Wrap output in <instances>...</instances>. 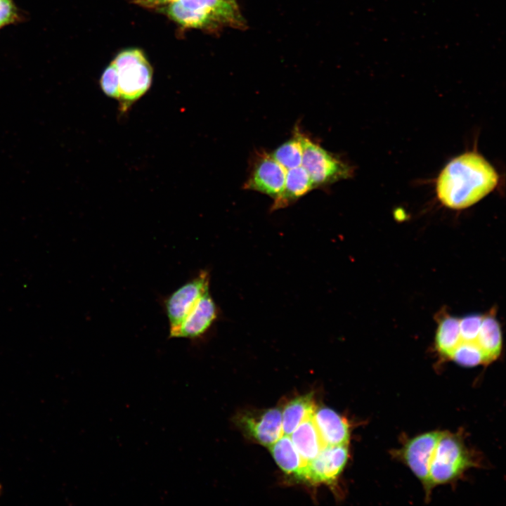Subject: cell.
<instances>
[{
  "label": "cell",
  "mask_w": 506,
  "mask_h": 506,
  "mask_svg": "<svg viewBox=\"0 0 506 506\" xmlns=\"http://www.w3.org/2000/svg\"><path fill=\"white\" fill-rule=\"evenodd\" d=\"M498 183V176L493 166L479 153L469 152L454 158L443 168L436 190L444 206L462 209L487 195Z\"/></svg>",
  "instance_id": "6da1fadb"
},
{
  "label": "cell",
  "mask_w": 506,
  "mask_h": 506,
  "mask_svg": "<svg viewBox=\"0 0 506 506\" xmlns=\"http://www.w3.org/2000/svg\"><path fill=\"white\" fill-rule=\"evenodd\" d=\"M112 63L119 75V110L124 114L150 89L153 70L143 53L137 48L120 52Z\"/></svg>",
  "instance_id": "7a4b0ae2"
},
{
  "label": "cell",
  "mask_w": 506,
  "mask_h": 506,
  "mask_svg": "<svg viewBox=\"0 0 506 506\" xmlns=\"http://www.w3.org/2000/svg\"><path fill=\"white\" fill-rule=\"evenodd\" d=\"M302 145L301 166L309 174L315 188L325 187L353 176V169L351 165L304 132Z\"/></svg>",
  "instance_id": "3957f363"
},
{
  "label": "cell",
  "mask_w": 506,
  "mask_h": 506,
  "mask_svg": "<svg viewBox=\"0 0 506 506\" xmlns=\"http://www.w3.org/2000/svg\"><path fill=\"white\" fill-rule=\"evenodd\" d=\"M472 465V460L461 439L443 432L429 467L432 488L453 481Z\"/></svg>",
  "instance_id": "277c9868"
},
{
  "label": "cell",
  "mask_w": 506,
  "mask_h": 506,
  "mask_svg": "<svg viewBox=\"0 0 506 506\" xmlns=\"http://www.w3.org/2000/svg\"><path fill=\"white\" fill-rule=\"evenodd\" d=\"M209 272L202 270L165 299L164 307L169 332L181 324L200 297L209 290Z\"/></svg>",
  "instance_id": "5b68a950"
},
{
  "label": "cell",
  "mask_w": 506,
  "mask_h": 506,
  "mask_svg": "<svg viewBox=\"0 0 506 506\" xmlns=\"http://www.w3.org/2000/svg\"><path fill=\"white\" fill-rule=\"evenodd\" d=\"M287 170L266 152L259 153L252 164L244 188L261 193L273 200L281 194Z\"/></svg>",
  "instance_id": "8992f818"
},
{
  "label": "cell",
  "mask_w": 506,
  "mask_h": 506,
  "mask_svg": "<svg viewBox=\"0 0 506 506\" xmlns=\"http://www.w3.org/2000/svg\"><path fill=\"white\" fill-rule=\"evenodd\" d=\"M442 432L435 431L420 434L409 440L398 452L401 459L422 482L427 495L432 489L429 467Z\"/></svg>",
  "instance_id": "52a82bcc"
},
{
  "label": "cell",
  "mask_w": 506,
  "mask_h": 506,
  "mask_svg": "<svg viewBox=\"0 0 506 506\" xmlns=\"http://www.w3.org/2000/svg\"><path fill=\"white\" fill-rule=\"evenodd\" d=\"M348 458V444L325 446L306 463L303 480L313 484H332L342 473Z\"/></svg>",
  "instance_id": "ba28073f"
},
{
  "label": "cell",
  "mask_w": 506,
  "mask_h": 506,
  "mask_svg": "<svg viewBox=\"0 0 506 506\" xmlns=\"http://www.w3.org/2000/svg\"><path fill=\"white\" fill-rule=\"evenodd\" d=\"M218 316V307L209 290L200 297L181 324L169 332V337L200 339L211 328Z\"/></svg>",
  "instance_id": "9c48e42d"
},
{
  "label": "cell",
  "mask_w": 506,
  "mask_h": 506,
  "mask_svg": "<svg viewBox=\"0 0 506 506\" xmlns=\"http://www.w3.org/2000/svg\"><path fill=\"white\" fill-rule=\"evenodd\" d=\"M237 423L247 435L268 448L283 435L282 410L278 408L240 415Z\"/></svg>",
  "instance_id": "30bf717a"
},
{
  "label": "cell",
  "mask_w": 506,
  "mask_h": 506,
  "mask_svg": "<svg viewBox=\"0 0 506 506\" xmlns=\"http://www.w3.org/2000/svg\"><path fill=\"white\" fill-rule=\"evenodd\" d=\"M312 418L325 446L349 443V423L335 410L326 407L316 409Z\"/></svg>",
  "instance_id": "8fae6325"
},
{
  "label": "cell",
  "mask_w": 506,
  "mask_h": 506,
  "mask_svg": "<svg viewBox=\"0 0 506 506\" xmlns=\"http://www.w3.org/2000/svg\"><path fill=\"white\" fill-rule=\"evenodd\" d=\"M186 7L209 16L218 25L242 27L244 25L236 2L226 0H178Z\"/></svg>",
  "instance_id": "7c38bea8"
},
{
  "label": "cell",
  "mask_w": 506,
  "mask_h": 506,
  "mask_svg": "<svg viewBox=\"0 0 506 506\" xmlns=\"http://www.w3.org/2000/svg\"><path fill=\"white\" fill-rule=\"evenodd\" d=\"M315 188L306 170L301 166L287 170L283 190L273 200L271 210L285 208Z\"/></svg>",
  "instance_id": "4fadbf2b"
},
{
  "label": "cell",
  "mask_w": 506,
  "mask_h": 506,
  "mask_svg": "<svg viewBox=\"0 0 506 506\" xmlns=\"http://www.w3.org/2000/svg\"><path fill=\"white\" fill-rule=\"evenodd\" d=\"M268 448L275 462L285 473L304 479L307 462L302 459L289 435L283 434Z\"/></svg>",
  "instance_id": "5bb4252c"
},
{
  "label": "cell",
  "mask_w": 506,
  "mask_h": 506,
  "mask_svg": "<svg viewBox=\"0 0 506 506\" xmlns=\"http://www.w3.org/2000/svg\"><path fill=\"white\" fill-rule=\"evenodd\" d=\"M290 437L306 462L313 460L325 446L312 417L301 422Z\"/></svg>",
  "instance_id": "9a60e30c"
},
{
  "label": "cell",
  "mask_w": 506,
  "mask_h": 506,
  "mask_svg": "<svg viewBox=\"0 0 506 506\" xmlns=\"http://www.w3.org/2000/svg\"><path fill=\"white\" fill-rule=\"evenodd\" d=\"M479 344L486 363L496 360L500 355L502 336L499 321L494 313L484 314L479 335Z\"/></svg>",
  "instance_id": "2e32d148"
},
{
  "label": "cell",
  "mask_w": 506,
  "mask_h": 506,
  "mask_svg": "<svg viewBox=\"0 0 506 506\" xmlns=\"http://www.w3.org/2000/svg\"><path fill=\"white\" fill-rule=\"evenodd\" d=\"M315 410L313 394L290 401L282 410L283 434L290 436L301 422L313 416Z\"/></svg>",
  "instance_id": "e0dca14e"
},
{
  "label": "cell",
  "mask_w": 506,
  "mask_h": 506,
  "mask_svg": "<svg viewBox=\"0 0 506 506\" xmlns=\"http://www.w3.org/2000/svg\"><path fill=\"white\" fill-rule=\"evenodd\" d=\"M159 10L186 28L212 29L219 27L207 15L184 6L178 0L159 8Z\"/></svg>",
  "instance_id": "ac0fdd59"
},
{
  "label": "cell",
  "mask_w": 506,
  "mask_h": 506,
  "mask_svg": "<svg viewBox=\"0 0 506 506\" xmlns=\"http://www.w3.org/2000/svg\"><path fill=\"white\" fill-rule=\"evenodd\" d=\"M459 318L443 314L438 320L435 335V346L439 353L449 358L458 339Z\"/></svg>",
  "instance_id": "d6986e66"
},
{
  "label": "cell",
  "mask_w": 506,
  "mask_h": 506,
  "mask_svg": "<svg viewBox=\"0 0 506 506\" xmlns=\"http://www.w3.org/2000/svg\"><path fill=\"white\" fill-rule=\"evenodd\" d=\"M302 133L299 126H296L293 135L284 142L271 155L286 170L301 165L303 155Z\"/></svg>",
  "instance_id": "ffe728a7"
},
{
  "label": "cell",
  "mask_w": 506,
  "mask_h": 506,
  "mask_svg": "<svg viewBox=\"0 0 506 506\" xmlns=\"http://www.w3.org/2000/svg\"><path fill=\"white\" fill-rule=\"evenodd\" d=\"M100 85L103 92L108 97L119 98V75L117 70L112 62L105 68L100 79Z\"/></svg>",
  "instance_id": "44dd1931"
},
{
  "label": "cell",
  "mask_w": 506,
  "mask_h": 506,
  "mask_svg": "<svg viewBox=\"0 0 506 506\" xmlns=\"http://www.w3.org/2000/svg\"><path fill=\"white\" fill-rule=\"evenodd\" d=\"M18 9L13 0H0V29L15 22Z\"/></svg>",
  "instance_id": "7402d4cb"
},
{
  "label": "cell",
  "mask_w": 506,
  "mask_h": 506,
  "mask_svg": "<svg viewBox=\"0 0 506 506\" xmlns=\"http://www.w3.org/2000/svg\"><path fill=\"white\" fill-rule=\"evenodd\" d=\"M175 1L176 0H131L133 3L148 8H159Z\"/></svg>",
  "instance_id": "603a6c76"
},
{
  "label": "cell",
  "mask_w": 506,
  "mask_h": 506,
  "mask_svg": "<svg viewBox=\"0 0 506 506\" xmlns=\"http://www.w3.org/2000/svg\"><path fill=\"white\" fill-rule=\"evenodd\" d=\"M226 1H232V2H235V0H226Z\"/></svg>",
  "instance_id": "cb8c5ba5"
},
{
  "label": "cell",
  "mask_w": 506,
  "mask_h": 506,
  "mask_svg": "<svg viewBox=\"0 0 506 506\" xmlns=\"http://www.w3.org/2000/svg\"><path fill=\"white\" fill-rule=\"evenodd\" d=\"M1 491V485H0V491Z\"/></svg>",
  "instance_id": "d4e9b609"
}]
</instances>
